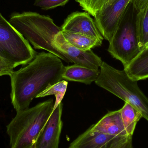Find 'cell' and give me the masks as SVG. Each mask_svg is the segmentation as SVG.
<instances>
[{"label":"cell","instance_id":"obj_1","mask_svg":"<svg viewBox=\"0 0 148 148\" xmlns=\"http://www.w3.org/2000/svg\"><path fill=\"white\" fill-rule=\"evenodd\" d=\"M61 59L42 52L24 67L10 76L11 103L16 112L29 108L32 100L51 85L63 80Z\"/></svg>","mask_w":148,"mask_h":148},{"label":"cell","instance_id":"obj_2","mask_svg":"<svg viewBox=\"0 0 148 148\" xmlns=\"http://www.w3.org/2000/svg\"><path fill=\"white\" fill-rule=\"evenodd\" d=\"M49 99L34 107L16 112L7 126L11 148H34L36 142L54 110Z\"/></svg>","mask_w":148,"mask_h":148},{"label":"cell","instance_id":"obj_3","mask_svg":"<svg viewBox=\"0 0 148 148\" xmlns=\"http://www.w3.org/2000/svg\"><path fill=\"white\" fill-rule=\"evenodd\" d=\"M9 22L36 49L47 50L66 62L72 63L54 47L55 36L62 29L49 16L30 11L14 13Z\"/></svg>","mask_w":148,"mask_h":148},{"label":"cell","instance_id":"obj_4","mask_svg":"<svg viewBox=\"0 0 148 148\" xmlns=\"http://www.w3.org/2000/svg\"><path fill=\"white\" fill-rule=\"evenodd\" d=\"M96 84L134 106L148 122V98L139 87L137 81L125 71L114 68L103 62Z\"/></svg>","mask_w":148,"mask_h":148},{"label":"cell","instance_id":"obj_5","mask_svg":"<svg viewBox=\"0 0 148 148\" xmlns=\"http://www.w3.org/2000/svg\"><path fill=\"white\" fill-rule=\"evenodd\" d=\"M36 55L29 42L0 13V57L14 69L29 63Z\"/></svg>","mask_w":148,"mask_h":148},{"label":"cell","instance_id":"obj_6","mask_svg":"<svg viewBox=\"0 0 148 148\" xmlns=\"http://www.w3.org/2000/svg\"><path fill=\"white\" fill-rule=\"evenodd\" d=\"M108 51L127 67L141 51L135 23L123 22L109 42Z\"/></svg>","mask_w":148,"mask_h":148},{"label":"cell","instance_id":"obj_7","mask_svg":"<svg viewBox=\"0 0 148 148\" xmlns=\"http://www.w3.org/2000/svg\"><path fill=\"white\" fill-rule=\"evenodd\" d=\"M132 0H116L106 5L95 16V22L101 34L110 42L123 21Z\"/></svg>","mask_w":148,"mask_h":148},{"label":"cell","instance_id":"obj_8","mask_svg":"<svg viewBox=\"0 0 148 148\" xmlns=\"http://www.w3.org/2000/svg\"><path fill=\"white\" fill-rule=\"evenodd\" d=\"M53 44L56 49L65 55L75 65L95 70H98L101 66V59L92 50L83 51L71 45L66 40L61 31L55 36Z\"/></svg>","mask_w":148,"mask_h":148},{"label":"cell","instance_id":"obj_9","mask_svg":"<svg viewBox=\"0 0 148 148\" xmlns=\"http://www.w3.org/2000/svg\"><path fill=\"white\" fill-rule=\"evenodd\" d=\"M62 103L54 110L38 136L34 148H58L63 123Z\"/></svg>","mask_w":148,"mask_h":148},{"label":"cell","instance_id":"obj_10","mask_svg":"<svg viewBox=\"0 0 148 148\" xmlns=\"http://www.w3.org/2000/svg\"><path fill=\"white\" fill-rule=\"evenodd\" d=\"M62 30L78 33L90 36L102 42L103 38L94 20L87 12L70 14L61 27Z\"/></svg>","mask_w":148,"mask_h":148},{"label":"cell","instance_id":"obj_11","mask_svg":"<svg viewBox=\"0 0 148 148\" xmlns=\"http://www.w3.org/2000/svg\"><path fill=\"white\" fill-rule=\"evenodd\" d=\"M126 137L109 135L90 127L74 140L69 148H110L116 142Z\"/></svg>","mask_w":148,"mask_h":148},{"label":"cell","instance_id":"obj_12","mask_svg":"<svg viewBox=\"0 0 148 148\" xmlns=\"http://www.w3.org/2000/svg\"><path fill=\"white\" fill-rule=\"evenodd\" d=\"M90 127L92 130L109 135L121 137L129 136L123 123L120 110L109 112Z\"/></svg>","mask_w":148,"mask_h":148},{"label":"cell","instance_id":"obj_13","mask_svg":"<svg viewBox=\"0 0 148 148\" xmlns=\"http://www.w3.org/2000/svg\"><path fill=\"white\" fill-rule=\"evenodd\" d=\"M100 70L90 69L79 65L65 66L62 75L64 80L90 84L99 76Z\"/></svg>","mask_w":148,"mask_h":148},{"label":"cell","instance_id":"obj_14","mask_svg":"<svg viewBox=\"0 0 148 148\" xmlns=\"http://www.w3.org/2000/svg\"><path fill=\"white\" fill-rule=\"evenodd\" d=\"M124 70L130 77L137 82L148 78V48L142 50Z\"/></svg>","mask_w":148,"mask_h":148},{"label":"cell","instance_id":"obj_15","mask_svg":"<svg viewBox=\"0 0 148 148\" xmlns=\"http://www.w3.org/2000/svg\"><path fill=\"white\" fill-rule=\"evenodd\" d=\"M62 34L67 41L77 48L87 51L100 47L102 42L90 36L78 33L62 30Z\"/></svg>","mask_w":148,"mask_h":148},{"label":"cell","instance_id":"obj_16","mask_svg":"<svg viewBox=\"0 0 148 148\" xmlns=\"http://www.w3.org/2000/svg\"><path fill=\"white\" fill-rule=\"evenodd\" d=\"M123 123L128 135L132 136L138 122L143 117L141 113L134 106L125 102L120 110Z\"/></svg>","mask_w":148,"mask_h":148},{"label":"cell","instance_id":"obj_17","mask_svg":"<svg viewBox=\"0 0 148 148\" xmlns=\"http://www.w3.org/2000/svg\"><path fill=\"white\" fill-rule=\"evenodd\" d=\"M134 23L141 51L148 43V3L138 11Z\"/></svg>","mask_w":148,"mask_h":148},{"label":"cell","instance_id":"obj_18","mask_svg":"<svg viewBox=\"0 0 148 148\" xmlns=\"http://www.w3.org/2000/svg\"><path fill=\"white\" fill-rule=\"evenodd\" d=\"M68 82L65 80L60 81L46 89L36 98L45 97L48 96L54 95L56 97L54 110L62 102L67 88Z\"/></svg>","mask_w":148,"mask_h":148},{"label":"cell","instance_id":"obj_19","mask_svg":"<svg viewBox=\"0 0 148 148\" xmlns=\"http://www.w3.org/2000/svg\"><path fill=\"white\" fill-rule=\"evenodd\" d=\"M69 0H35L34 5L43 10H48L64 6Z\"/></svg>","mask_w":148,"mask_h":148},{"label":"cell","instance_id":"obj_20","mask_svg":"<svg viewBox=\"0 0 148 148\" xmlns=\"http://www.w3.org/2000/svg\"><path fill=\"white\" fill-rule=\"evenodd\" d=\"M112 0H91L86 12L95 16L96 13L104 6L108 4Z\"/></svg>","mask_w":148,"mask_h":148},{"label":"cell","instance_id":"obj_21","mask_svg":"<svg viewBox=\"0 0 148 148\" xmlns=\"http://www.w3.org/2000/svg\"><path fill=\"white\" fill-rule=\"evenodd\" d=\"M110 148H133L132 136H128L118 141Z\"/></svg>","mask_w":148,"mask_h":148},{"label":"cell","instance_id":"obj_22","mask_svg":"<svg viewBox=\"0 0 148 148\" xmlns=\"http://www.w3.org/2000/svg\"><path fill=\"white\" fill-rule=\"evenodd\" d=\"M14 68L0 57V76L7 75L10 76L14 72Z\"/></svg>","mask_w":148,"mask_h":148},{"label":"cell","instance_id":"obj_23","mask_svg":"<svg viewBox=\"0 0 148 148\" xmlns=\"http://www.w3.org/2000/svg\"><path fill=\"white\" fill-rule=\"evenodd\" d=\"M131 3L136 11H140L148 3V0H132Z\"/></svg>","mask_w":148,"mask_h":148},{"label":"cell","instance_id":"obj_24","mask_svg":"<svg viewBox=\"0 0 148 148\" xmlns=\"http://www.w3.org/2000/svg\"><path fill=\"white\" fill-rule=\"evenodd\" d=\"M84 10L86 11L91 0H75Z\"/></svg>","mask_w":148,"mask_h":148},{"label":"cell","instance_id":"obj_25","mask_svg":"<svg viewBox=\"0 0 148 148\" xmlns=\"http://www.w3.org/2000/svg\"><path fill=\"white\" fill-rule=\"evenodd\" d=\"M116 1V0H112V1H110V3H109V4H110V3H111L113 2L114 1ZM104 7H105V6H104Z\"/></svg>","mask_w":148,"mask_h":148},{"label":"cell","instance_id":"obj_26","mask_svg":"<svg viewBox=\"0 0 148 148\" xmlns=\"http://www.w3.org/2000/svg\"><path fill=\"white\" fill-rule=\"evenodd\" d=\"M147 46H148V43L147 44V46H146V47H147ZM146 47H145V48H146Z\"/></svg>","mask_w":148,"mask_h":148},{"label":"cell","instance_id":"obj_27","mask_svg":"<svg viewBox=\"0 0 148 148\" xmlns=\"http://www.w3.org/2000/svg\"><path fill=\"white\" fill-rule=\"evenodd\" d=\"M146 48H148V46H147V47H146Z\"/></svg>","mask_w":148,"mask_h":148}]
</instances>
